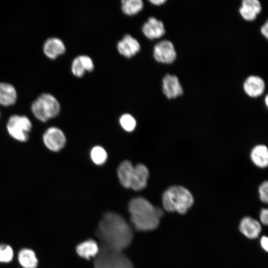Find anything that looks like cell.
Segmentation results:
<instances>
[{
    "mask_svg": "<svg viewBox=\"0 0 268 268\" xmlns=\"http://www.w3.org/2000/svg\"><path fill=\"white\" fill-rule=\"evenodd\" d=\"M96 234L101 245L123 251L131 244L133 234L131 228L120 215L109 212L100 221Z\"/></svg>",
    "mask_w": 268,
    "mask_h": 268,
    "instance_id": "obj_1",
    "label": "cell"
},
{
    "mask_svg": "<svg viewBox=\"0 0 268 268\" xmlns=\"http://www.w3.org/2000/svg\"><path fill=\"white\" fill-rule=\"evenodd\" d=\"M128 209L134 227L139 231H149L159 225L163 212L146 199L136 197L130 201Z\"/></svg>",
    "mask_w": 268,
    "mask_h": 268,
    "instance_id": "obj_2",
    "label": "cell"
},
{
    "mask_svg": "<svg viewBox=\"0 0 268 268\" xmlns=\"http://www.w3.org/2000/svg\"><path fill=\"white\" fill-rule=\"evenodd\" d=\"M162 203L164 210L169 212L184 214L194 203L192 193L182 185H172L164 191L162 196Z\"/></svg>",
    "mask_w": 268,
    "mask_h": 268,
    "instance_id": "obj_3",
    "label": "cell"
},
{
    "mask_svg": "<svg viewBox=\"0 0 268 268\" xmlns=\"http://www.w3.org/2000/svg\"><path fill=\"white\" fill-rule=\"evenodd\" d=\"M31 110L37 119L46 122L59 114L61 106L54 95L43 93L32 103Z\"/></svg>",
    "mask_w": 268,
    "mask_h": 268,
    "instance_id": "obj_4",
    "label": "cell"
},
{
    "mask_svg": "<svg viewBox=\"0 0 268 268\" xmlns=\"http://www.w3.org/2000/svg\"><path fill=\"white\" fill-rule=\"evenodd\" d=\"M94 268H134L130 259L122 251L102 245L94 261Z\"/></svg>",
    "mask_w": 268,
    "mask_h": 268,
    "instance_id": "obj_5",
    "label": "cell"
},
{
    "mask_svg": "<svg viewBox=\"0 0 268 268\" xmlns=\"http://www.w3.org/2000/svg\"><path fill=\"white\" fill-rule=\"evenodd\" d=\"M32 128V125L30 120L24 115L11 116L6 124V129L9 135L20 142H25L29 139Z\"/></svg>",
    "mask_w": 268,
    "mask_h": 268,
    "instance_id": "obj_6",
    "label": "cell"
},
{
    "mask_svg": "<svg viewBox=\"0 0 268 268\" xmlns=\"http://www.w3.org/2000/svg\"><path fill=\"white\" fill-rule=\"evenodd\" d=\"M153 58L157 62L164 64H171L177 58V52L173 43L163 40L157 43L153 49Z\"/></svg>",
    "mask_w": 268,
    "mask_h": 268,
    "instance_id": "obj_7",
    "label": "cell"
},
{
    "mask_svg": "<svg viewBox=\"0 0 268 268\" xmlns=\"http://www.w3.org/2000/svg\"><path fill=\"white\" fill-rule=\"evenodd\" d=\"M43 141L46 147L50 150L58 152L64 147L66 143V137L61 130L52 127L44 132Z\"/></svg>",
    "mask_w": 268,
    "mask_h": 268,
    "instance_id": "obj_8",
    "label": "cell"
},
{
    "mask_svg": "<svg viewBox=\"0 0 268 268\" xmlns=\"http://www.w3.org/2000/svg\"><path fill=\"white\" fill-rule=\"evenodd\" d=\"M162 91L169 99L181 96L184 93L183 87L178 77L174 74H166L162 79Z\"/></svg>",
    "mask_w": 268,
    "mask_h": 268,
    "instance_id": "obj_9",
    "label": "cell"
},
{
    "mask_svg": "<svg viewBox=\"0 0 268 268\" xmlns=\"http://www.w3.org/2000/svg\"><path fill=\"white\" fill-rule=\"evenodd\" d=\"M141 30L144 35L151 40L160 38L166 32L163 22L153 16L149 17L143 23Z\"/></svg>",
    "mask_w": 268,
    "mask_h": 268,
    "instance_id": "obj_10",
    "label": "cell"
},
{
    "mask_svg": "<svg viewBox=\"0 0 268 268\" xmlns=\"http://www.w3.org/2000/svg\"><path fill=\"white\" fill-rule=\"evenodd\" d=\"M117 48L121 55L131 58L139 52L141 47L136 39L127 34L118 42Z\"/></svg>",
    "mask_w": 268,
    "mask_h": 268,
    "instance_id": "obj_11",
    "label": "cell"
},
{
    "mask_svg": "<svg viewBox=\"0 0 268 268\" xmlns=\"http://www.w3.org/2000/svg\"><path fill=\"white\" fill-rule=\"evenodd\" d=\"M243 88L245 93L251 98H257L262 95L266 85L264 80L257 75H250L244 81Z\"/></svg>",
    "mask_w": 268,
    "mask_h": 268,
    "instance_id": "obj_12",
    "label": "cell"
},
{
    "mask_svg": "<svg viewBox=\"0 0 268 268\" xmlns=\"http://www.w3.org/2000/svg\"><path fill=\"white\" fill-rule=\"evenodd\" d=\"M43 51L49 59L55 60L65 53L66 48L61 39L53 37L45 41L43 46Z\"/></svg>",
    "mask_w": 268,
    "mask_h": 268,
    "instance_id": "obj_13",
    "label": "cell"
},
{
    "mask_svg": "<svg viewBox=\"0 0 268 268\" xmlns=\"http://www.w3.org/2000/svg\"><path fill=\"white\" fill-rule=\"evenodd\" d=\"M94 68L93 60L89 56L85 55L76 57L71 65V72L77 77H82L86 71H92Z\"/></svg>",
    "mask_w": 268,
    "mask_h": 268,
    "instance_id": "obj_14",
    "label": "cell"
},
{
    "mask_svg": "<svg viewBox=\"0 0 268 268\" xmlns=\"http://www.w3.org/2000/svg\"><path fill=\"white\" fill-rule=\"evenodd\" d=\"M149 174V171L145 165L141 163L136 164L134 166L130 188L137 191L145 188Z\"/></svg>",
    "mask_w": 268,
    "mask_h": 268,
    "instance_id": "obj_15",
    "label": "cell"
},
{
    "mask_svg": "<svg viewBox=\"0 0 268 268\" xmlns=\"http://www.w3.org/2000/svg\"><path fill=\"white\" fill-rule=\"evenodd\" d=\"M239 229L242 234L250 239L257 238L262 231L260 223L250 216L244 217L241 219Z\"/></svg>",
    "mask_w": 268,
    "mask_h": 268,
    "instance_id": "obj_16",
    "label": "cell"
},
{
    "mask_svg": "<svg viewBox=\"0 0 268 268\" xmlns=\"http://www.w3.org/2000/svg\"><path fill=\"white\" fill-rule=\"evenodd\" d=\"M262 9L261 3L258 0H244L241 2L239 12L241 17L245 20H255Z\"/></svg>",
    "mask_w": 268,
    "mask_h": 268,
    "instance_id": "obj_17",
    "label": "cell"
},
{
    "mask_svg": "<svg viewBox=\"0 0 268 268\" xmlns=\"http://www.w3.org/2000/svg\"><path fill=\"white\" fill-rule=\"evenodd\" d=\"M17 94L15 87L7 82H0V105L8 107L16 102Z\"/></svg>",
    "mask_w": 268,
    "mask_h": 268,
    "instance_id": "obj_18",
    "label": "cell"
},
{
    "mask_svg": "<svg viewBox=\"0 0 268 268\" xmlns=\"http://www.w3.org/2000/svg\"><path fill=\"white\" fill-rule=\"evenodd\" d=\"M252 162L258 167L265 168L268 165V150L266 145L260 144L255 145L250 152Z\"/></svg>",
    "mask_w": 268,
    "mask_h": 268,
    "instance_id": "obj_19",
    "label": "cell"
},
{
    "mask_svg": "<svg viewBox=\"0 0 268 268\" xmlns=\"http://www.w3.org/2000/svg\"><path fill=\"white\" fill-rule=\"evenodd\" d=\"M134 169V166L129 160L123 161L118 168L119 180L121 185L126 188H130Z\"/></svg>",
    "mask_w": 268,
    "mask_h": 268,
    "instance_id": "obj_20",
    "label": "cell"
},
{
    "mask_svg": "<svg viewBox=\"0 0 268 268\" xmlns=\"http://www.w3.org/2000/svg\"><path fill=\"white\" fill-rule=\"evenodd\" d=\"M100 250L96 241L92 239L85 241L77 246L76 251L77 254L81 257L87 260L95 257Z\"/></svg>",
    "mask_w": 268,
    "mask_h": 268,
    "instance_id": "obj_21",
    "label": "cell"
},
{
    "mask_svg": "<svg viewBox=\"0 0 268 268\" xmlns=\"http://www.w3.org/2000/svg\"><path fill=\"white\" fill-rule=\"evenodd\" d=\"M20 265L24 268H36L38 265V260L33 251L29 249H22L18 255Z\"/></svg>",
    "mask_w": 268,
    "mask_h": 268,
    "instance_id": "obj_22",
    "label": "cell"
},
{
    "mask_svg": "<svg viewBox=\"0 0 268 268\" xmlns=\"http://www.w3.org/2000/svg\"><path fill=\"white\" fill-rule=\"evenodd\" d=\"M143 7V2L141 0H122L121 9L127 15L132 16L140 12Z\"/></svg>",
    "mask_w": 268,
    "mask_h": 268,
    "instance_id": "obj_23",
    "label": "cell"
},
{
    "mask_svg": "<svg viewBox=\"0 0 268 268\" xmlns=\"http://www.w3.org/2000/svg\"><path fill=\"white\" fill-rule=\"evenodd\" d=\"M90 155L93 162L97 165L104 164L107 158L106 150L102 147L99 146H96L92 149Z\"/></svg>",
    "mask_w": 268,
    "mask_h": 268,
    "instance_id": "obj_24",
    "label": "cell"
},
{
    "mask_svg": "<svg viewBox=\"0 0 268 268\" xmlns=\"http://www.w3.org/2000/svg\"><path fill=\"white\" fill-rule=\"evenodd\" d=\"M120 123L122 127L127 132L134 131L136 126L134 118L129 114H125L120 118Z\"/></svg>",
    "mask_w": 268,
    "mask_h": 268,
    "instance_id": "obj_25",
    "label": "cell"
},
{
    "mask_svg": "<svg viewBox=\"0 0 268 268\" xmlns=\"http://www.w3.org/2000/svg\"><path fill=\"white\" fill-rule=\"evenodd\" d=\"M13 256L11 247L6 244L0 245V262L8 263L10 262Z\"/></svg>",
    "mask_w": 268,
    "mask_h": 268,
    "instance_id": "obj_26",
    "label": "cell"
},
{
    "mask_svg": "<svg viewBox=\"0 0 268 268\" xmlns=\"http://www.w3.org/2000/svg\"><path fill=\"white\" fill-rule=\"evenodd\" d=\"M258 192L260 200L264 203H267L268 201V182L267 181L263 182L259 187Z\"/></svg>",
    "mask_w": 268,
    "mask_h": 268,
    "instance_id": "obj_27",
    "label": "cell"
},
{
    "mask_svg": "<svg viewBox=\"0 0 268 268\" xmlns=\"http://www.w3.org/2000/svg\"><path fill=\"white\" fill-rule=\"evenodd\" d=\"M260 219L263 225H267L268 223V210L267 208H264L261 210Z\"/></svg>",
    "mask_w": 268,
    "mask_h": 268,
    "instance_id": "obj_28",
    "label": "cell"
},
{
    "mask_svg": "<svg viewBox=\"0 0 268 268\" xmlns=\"http://www.w3.org/2000/svg\"><path fill=\"white\" fill-rule=\"evenodd\" d=\"M260 245L261 247L266 252L268 250V238L266 236H263L261 238Z\"/></svg>",
    "mask_w": 268,
    "mask_h": 268,
    "instance_id": "obj_29",
    "label": "cell"
},
{
    "mask_svg": "<svg viewBox=\"0 0 268 268\" xmlns=\"http://www.w3.org/2000/svg\"><path fill=\"white\" fill-rule=\"evenodd\" d=\"M261 33L267 39L268 38V20L261 26Z\"/></svg>",
    "mask_w": 268,
    "mask_h": 268,
    "instance_id": "obj_30",
    "label": "cell"
},
{
    "mask_svg": "<svg viewBox=\"0 0 268 268\" xmlns=\"http://www.w3.org/2000/svg\"><path fill=\"white\" fill-rule=\"evenodd\" d=\"M166 1V0H150L149 2L155 5H161Z\"/></svg>",
    "mask_w": 268,
    "mask_h": 268,
    "instance_id": "obj_31",
    "label": "cell"
},
{
    "mask_svg": "<svg viewBox=\"0 0 268 268\" xmlns=\"http://www.w3.org/2000/svg\"><path fill=\"white\" fill-rule=\"evenodd\" d=\"M268 95H267L265 97V104L267 105V106H268Z\"/></svg>",
    "mask_w": 268,
    "mask_h": 268,
    "instance_id": "obj_32",
    "label": "cell"
},
{
    "mask_svg": "<svg viewBox=\"0 0 268 268\" xmlns=\"http://www.w3.org/2000/svg\"></svg>",
    "mask_w": 268,
    "mask_h": 268,
    "instance_id": "obj_33",
    "label": "cell"
}]
</instances>
